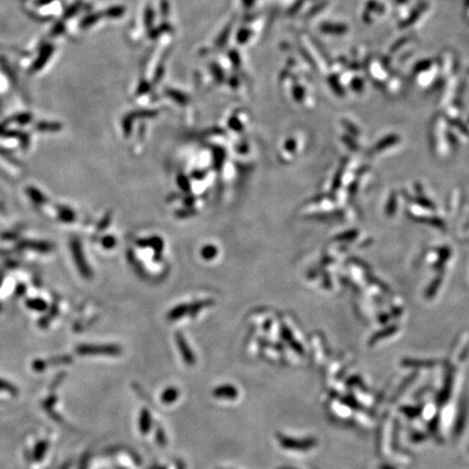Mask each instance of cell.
Segmentation results:
<instances>
[{
    "mask_svg": "<svg viewBox=\"0 0 469 469\" xmlns=\"http://www.w3.org/2000/svg\"><path fill=\"white\" fill-rule=\"evenodd\" d=\"M0 389H4V390H9V392H13L14 391V388L8 385V383H5L4 381H1L0 380Z\"/></svg>",
    "mask_w": 469,
    "mask_h": 469,
    "instance_id": "6da1fadb",
    "label": "cell"
}]
</instances>
